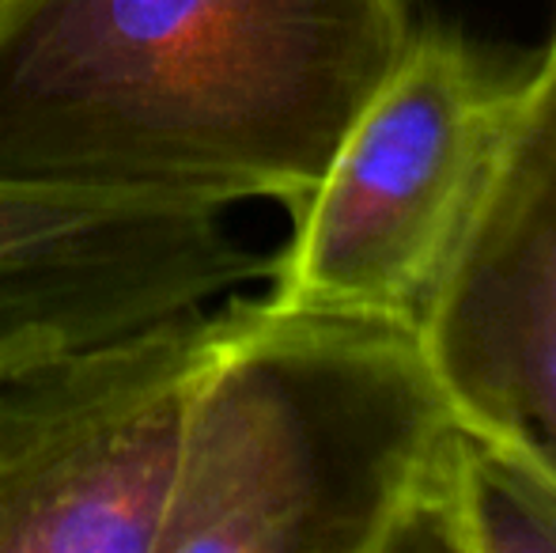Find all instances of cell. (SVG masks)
<instances>
[{
  "label": "cell",
  "mask_w": 556,
  "mask_h": 553,
  "mask_svg": "<svg viewBox=\"0 0 556 553\" xmlns=\"http://www.w3.org/2000/svg\"><path fill=\"white\" fill-rule=\"evenodd\" d=\"M451 417L417 326L227 300L155 553H387Z\"/></svg>",
  "instance_id": "cell-2"
},
{
  "label": "cell",
  "mask_w": 556,
  "mask_h": 553,
  "mask_svg": "<svg viewBox=\"0 0 556 553\" xmlns=\"http://www.w3.org/2000/svg\"><path fill=\"white\" fill-rule=\"evenodd\" d=\"M387 553H556V478L507 436L454 414Z\"/></svg>",
  "instance_id": "cell-7"
},
{
  "label": "cell",
  "mask_w": 556,
  "mask_h": 553,
  "mask_svg": "<svg viewBox=\"0 0 556 553\" xmlns=\"http://www.w3.org/2000/svg\"><path fill=\"white\" fill-rule=\"evenodd\" d=\"M409 0H0V186L295 209Z\"/></svg>",
  "instance_id": "cell-1"
},
{
  "label": "cell",
  "mask_w": 556,
  "mask_h": 553,
  "mask_svg": "<svg viewBox=\"0 0 556 553\" xmlns=\"http://www.w3.org/2000/svg\"><path fill=\"white\" fill-rule=\"evenodd\" d=\"M227 209L0 186V364L269 280Z\"/></svg>",
  "instance_id": "cell-6"
},
{
  "label": "cell",
  "mask_w": 556,
  "mask_h": 553,
  "mask_svg": "<svg viewBox=\"0 0 556 553\" xmlns=\"http://www.w3.org/2000/svg\"><path fill=\"white\" fill-rule=\"evenodd\" d=\"M549 61H556V35H553V46H549V53H545Z\"/></svg>",
  "instance_id": "cell-8"
},
{
  "label": "cell",
  "mask_w": 556,
  "mask_h": 553,
  "mask_svg": "<svg viewBox=\"0 0 556 553\" xmlns=\"http://www.w3.org/2000/svg\"><path fill=\"white\" fill-rule=\"evenodd\" d=\"M220 300L0 364V553H155Z\"/></svg>",
  "instance_id": "cell-4"
},
{
  "label": "cell",
  "mask_w": 556,
  "mask_h": 553,
  "mask_svg": "<svg viewBox=\"0 0 556 553\" xmlns=\"http://www.w3.org/2000/svg\"><path fill=\"white\" fill-rule=\"evenodd\" d=\"M417 330L454 414L556 478V61L527 73Z\"/></svg>",
  "instance_id": "cell-5"
},
{
  "label": "cell",
  "mask_w": 556,
  "mask_h": 553,
  "mask_svg": "<svg viewBox=\"0 0 556 553\" xmlns=\"http://www.w3.org/2000/svg\"><path fill=\"white\" fill-rule=\"evenodd\" d=\"M511 76L454 27H413L318 186L288 209L265 292L280 303L420 323L519 111Z\"/></svg>",
  "instance_id": "cell-3"
}]
</instances>
